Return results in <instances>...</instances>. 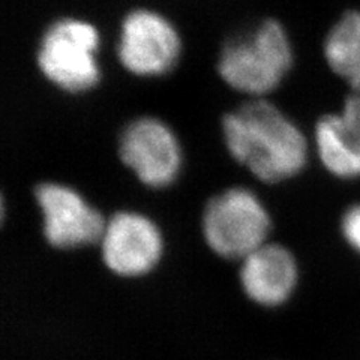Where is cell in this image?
<instances>
[{
  "instance_id": "1",
  "label": "cell",
  "mask_w": 360,
  "mask_h": 360,
  "mask_svg": "<svg viewBox=\"0 0 360 360\" xmlns=\"http://www.w3.org/2000/svg\"><path fill=\"white\" fill-rule=\"evenodd\" d=\"M231 160L263 184L299 176L309 160V140L297 123L269 98L246 99L219 123Z\"/></svg>"
},
{
  "instance_id": "2",
  "label": "cell",
  "mask_w": 360,
  "mask_h": 360,
  "mask_svg": "<svg viewBox=\"0 0 360 360\" xmlns=\"http://www.w3.org/2000/svg\"><path fill=\"white\" fill-rule=\"evenodd\" d=\"M292 65L290 33L272 17L225 39L217 56L219 80L248 99L269 98L287 80Z\"/></svg>"
},
{
  "instance_id": "3",
  "label": "cell",
  "mask_w": 360,
  "mask_h": 360,
  "mask_svg": "<svg viewBox=\"0 0 360 360\" xmlns=\"http://www.w3.org/2000/svg\"><path fill=\"white\" fill-rule=\"evenodd\" d=\"M103 35L94 21L78 15L51 20L35 47V65L42 80L70 96L92 94L103 82Z\"/></svg>"
},
{
  "instance_id": "4",
  "label": "cell",
  "mask_w": 360,
  "mask_h": 360,
  "mask_svg": "<svg viewBox=\"0 0 360 360\" xmlns=\"http://www.w3.org/2000/svg\"><path fill=\"white\" fill-rule=\"evenodd\" d=\"M184 53L176 22L161 11L135 6L122 15L115 42L119 66L131 77L155 80L172 74Z\"/></svg>"
},
{
  "instance_id": "5",
  "label": "cell",
  "mask_w": 360,
  "mask_h": 360,
  "mask_svg": "<svg viewBox=\"0 0 360 360\" xmlns=\"http://www.w3.org/2000/svg\"><path fill=\"white\" fill-rule=\"evenodd\" d=\"M272 219L262 198L246 186L213 195L201 217L205 242L225 260H243L269 242Z\"/></svg>"
},
{
  "instance_id": "6",
  "label": "cell",
  "mask_w": 360,
  "mask_h": 360,
  "mask_svg": "<svg viewBox=\"0 0 360 360\" xmlns=\"http://www.w3.org/2000/svg\"><path fill=\"white\" fill-rule=\"evenodd\" d=\"M117 156L141 185L165 189L177 182L184 168V146L170 123L140 115L119 131Z\"/></svg>"
},
{
  "instance_id": "7",
  "label": "cell",
  "mask_w": 360,
  "mask_h": 360,
  "mask_svg": "<svg viewBox=\"0 0 360 360\" xmlns=\"http://www.w3.org/2000/svg\"><path fill=\"white\" fill-rule=\"evenodd\" d=\"M42 231L58 250H77L99 242L107 219L75 188L62 182H41L35 188Z\"/></svg>"
},
{
  "instance_id": "8",
  "label": "cell",
  "mask_w": 360,
  "mask_h": 360,
  "mask_svg": "<svg viewBox=\"0 0 360 360\" xmlns=\"http://www.w3.org/2000/svg\"><path fill=\"white\" fill-rule=\"evenodd\" d=\"M105 267L117 276L150 274L164 254V236L144 213L120 210L111 215L98 242Z\"/></svg>"
},
{
  "instance_id": "9",
  "label": "cell",
  "mask_w": 360,
  "mask_h": 360,
  "mask_svg": "<svg viewBox=\"0 0 360 360\" xmlns=\"http://www.w3.org/2000/svg\"><path fill=\"white\" fill-rule=\"evenodd\" d=\"M239 279L248 299L264 308L284 305L296 291L299 264L288 248L267 242L240 262Z\"/></svg>"
},
{
  "instance_id": "10",
  "label": "cell",
  "mask_w": 360,
  "mask_h": 360,
  "mask_svg": "<svg viewBox=\"0 0 360 360\" xmlns=\"http://www.w3.org/2000/svg\"><path fill=\"white\" fill-rule=\"evenodd\" d=\"M314 149L332 176L360 177V94L347 96L340 111L317 120Z\"/></svg>"
},
{
  "instance_id": "11",
  "label": "cell",
  "mask_w": 360,
  "mask_h": 360,
  "mask_svg": "<svg viewBox=\"0 0 360 360\" xmlns=\"http://www.w3.org/2000/svg\"><path fill=\"white\" fill-rule=\"evenodd\" d=\"M323 54L330 71L360 94V11L335 22L324 38Z\"/></svg>"
},
{
  "instance_id": "12",
  "label": "cell",
  "mask_w": 360,
  "mask_h": 360,
  "mask_svg": "<svg viewBox=\"0 0 360 360\" xmlns=\"http://www.w3.org/2000/svg\"><path fill=\"white\" fill-rule=\"evenodd\" d=\"M341 231L345 242L360 255V205L347 209L341 219Z\"/></svg>"
}]
</instances>
